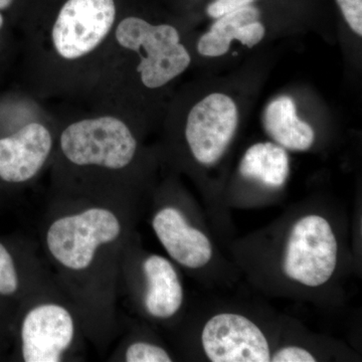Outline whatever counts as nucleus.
Here are the masks:
<instances>
[{"label":"nucleus","instance_id":"1","mask_svg":"<svg viewBox=\"0 0 362 362\" xmlns=\"http://www.w3.org/2000/svg\"><path fill=\"white\" fill-rule=\"evenodd\" d=\"M115 39L121 47L139 57L137 71L147 89L165 87L192 63L180 32L168 23H152L140 16H126L116 25Z\"/></svg>","mask_w":362,"mask_h":362},{"label":"nucleus","instance_id":"2","mask_svg":"<svg viewBox=\"0 0 362 362\" xmlns=\"http://www.w3.org/2000/svg\"><path fill=\"white\" fill-rule=\"evenodd\" d=\"M61 148L76 165L122 169L134 158L137 141L125 122L106 115L71 123L62 133Z\"/></svg>","mask_w":362,"mask_h":362},{"label":"nucleus","instance_id":"3","mask_svg":"<svg viewBox=\"0 0 362 362\" xmlns=\"http://www.w3.org/2000/svg\"><path fill=\"white\" fill-rule=\"evenodd\" d=\"M116 21V0H65L52 23V47L65 61L85 58L103 44Z\"/></svg>","mask_w":362,"mask_h":362},{"label":"nucleus","instance_id":"4","mask_svg":"<svg viewBox=\"0 0 362 362\" xmlns=\"http://www.w3.org/2000/svg\"><path fill=\"white\" fill-rule=\"evenodd\" d=\"M337 238L328 221L317 214L303 216L288 238L284 273L300 284L322 286L337 269Z\"/></svg>","mask_w":362,"mask_h":362},{"label":"nucleus","instance_id":"5","mask_svg":"<svg viewBox=\"0 0 362 362\" xmlns=\"http://www.w3.org/2000/svg\"><path fill=\"white\" fill-rule=\"evenodd\" d=\"M120 232L115 214L104 209H90L54 221L47 232V247L62 265L84 270L92 263L98 247L113 242Z\"/></svg>","mask_w":362,"mask_h":362},{"label":"nucleus","instance_id":"6","mask_svg":"<svg viewBox=\"0 0 362 362\" xmlns=\"http://www.w3.org/2000/svg\"><path fill=\"white\" fill-rule=\"evenodd\" d=\"M239 126V109L226 93L206 95L188 112L185 139L195 160L213 166L225 156Z\"/></svg>","mask_w":362,"mask_h":362},{"label":"nucleus","instance_id":"7","mask_svg":"<svg viewBox=\"0 0 362 362\" xmlns=\"http://www.w3.org/2000/svg\"><path fill=\"white\" fill-rule=\"evenodd\" d=\"M202 343L207 358L214 362H268V340L252 321L233 313L211 317L204 325Z\"/></svg>","mask_w":362,"mask_h":362},{"label":"nucleus","instance_id":"8","mask_svg":"<svg viewBox=\"0 0 362 362\" xmlns=\"http://www.w3.org/2000/svg\"><path fill=\"white\" fill-rule=\"evenodd\" d=\"M73 337V318L68 310L59 305H40L23 320V358L26 362H58Z\"/></svg>","mask_w":362,"mask_h":362},{"label":"nucleus","instance_id":"9","mask_svg":"<svg viewBox=\"0 0 362 362\" xmlns=\"http://www.w3.org/2000/svg\"><path fill=\"white\" fill-rule=\"evenodd\" d=\"M52 139L42 124H26L0 139V177L7 182H25L42 169L51 153Z\"/></svg>","mask_w":362,"mask_h":362},{"label":"nucleus","instance_id":"10","mask_svg":"<svg viewBox=\"0 0 362 362\" xmlns=\"http://www.w3.org/2000/svg\"><path fill=\"white\" fill-rule=\"evenodd\" d=\"M157 238L169 256L190 269L206 266L213 257L211 240L201 230L188 225L185 216L175 207H165L152 221Z\"/></svg>","mask_w":362,"mask_h":362},{"label":"nucleus","instance_id":"11","mask_svg":"<svg viewBox=\"0 0 362 362\" xmlns=\"http://www.w3.org/2000/svg\"><path fill=\"white\" fill-rule=\"evenodd\" d=\"M261 16L258 7L250 4L214 18L209 30L197 40V52L206 58H220L230 51L233 40L249 49L256 47L266 35Z\"/></svg>","mask_w":362,"mask_h":362},{"label":"nucleus","instance_id":"12","mask_svg":"<svg viewBox=\"0 0 362 362\" xmlns=\"http://www.w3.org/2000/svg\"><path fill=\"white\" fill-rule=\"evenodd\" d=\"M267 134L286 150L307 151L315 141V132L298 116L296 104L289 96L272 100L263 115Z\"/></svg>","mask_w":362,"mask_h":362},{"label":"nucleus","instance_id":"13","mask_svg":"<svg viewBox=\"0 0 362 362\" xmlns=\"http://www.w3.org/2000/svg\"><path fill=\"white\" fill-rule=\"evenodd\" d=\"M147 280L145 307L150 315L169 318L180 310L183 291L177 273L170 262L152 255L143 264Z\"/></svg>","mask_w":362,"mask_h":362},{"label":"nucleus","instance_id":"14","mask_svg":"<svg viewBox=\"0 0 362 362\" xmlns=\"http://www.w3.org/2000/svg\"><path fill=\"white\" fill-rule=\"evenodd\" d=\"M239 171L247 180L259 181L267 187L280 188L289 176V156L277 143H256L245 152Z\"/></svg>","mask_w":362,"mask_h":362},{"label":"nucleus","instance_id":"15","mask_svg":"<svg viewBox=\"0 0 362 362\" xmlns=\"http://www.w3.org/2000/svg\"><path fill=\"white\" fill-rule=\"evenodd\" d=\"M128 362H170V356L161 347L150 343L137 342L130 345L126 352Z\"/></svg>","mask_w":362,"mask_h":362},{"label":"nucleus","instance_id":"16","mask_svg":"<svg viewBox=\"0 0 362 362\" xmlns=\"http://www.w3.org/2000/svg\"><path fill=\"white\" fill-rule=\"evenodd\" d=\"M18 280L13 259L0 244V294L11 295L18 290Z\"/></svg>","mask_w":362,"mask_h":362},{"label":"nucleus","instance_id":"17","mask_svg":"<svg viewBox=\"0 0 362 362\" xmlns=\"http://www.w3.org/2000/svg\"><path fill=\"white\" fill-rule=\"evenodd\" d=\"M338 7L350 30L362 35V0H337Z\"/></svg>","mask_w":362,"mask_h":362},{"label":"nucleus","instance_id":"18","mask_svg":"<svg viewBox=\"0 0 362 362\" xmlns=\"http://www.w3.org/2000/svg\"><path fill=\"white\" fill-rule=\"evenodd\" d=\"M273 362H315L316 358L308 350L298 346L281 349L271 356Z\"/></svg>","mask_w":362,"mask_h":362},{"label":"nucleus","instance_id":"19","mask_svg":"<svg viewBox=\"0 0 362 362\" xmlns=\"http://www.w3.org/2000/svg\"><path fill=\"white\" fill-rule=\"evenodd\" d=\"M256 0H213L206 6V13L209 18H218L223 14L242 8L254 4Z\"/></svg>","mask_w":362,"mask_h":362},{"label":"nucleus","instance_id":"20","mask_svg":"<svg viewBox=\"0 0 362 362\" xmlns=\"http://www.w3.org/2000/svg\"><path fill=\"white\" fill-rule=\"evenodd\" d=\"M14 0H0V11L8 8L13 4Z\"/></svg>","mask_w":362,"mask_h":362},{"label":"nucleus","instance_id":"21","mask_svg":"<svg viewBox=\"0 0 362 362\" xmlns=\"http://www.w3.org/2000/svg\"><path fill=\"white\" fill-rule=\"evenodd\" d=\"M4 16H2L1 13H0V30H1L2 26H4Z\"/></svg>","mask_w":362,"mask_h":362}]
</instances>
